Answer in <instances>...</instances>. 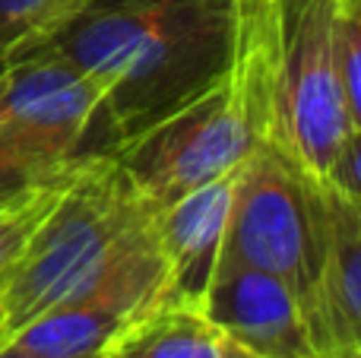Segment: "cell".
Listing matches in <instances>:
<instances>
[{"label": "cell", "instance_id": "obj_15", "mask_svg": "<svg viewBox=\"0 0 361 358\" xmlns=\"http://www.w3.org/2000/svg\"><path fill=\"white\" fill-rule=\"evenodd\" d=\"M76 165H54V162H44V159H35L29 152L16 149L13 143L0 140V209L29 197L32 190L57 184Z\"/></svg>", "mask_w": 361, "mask_h": 358}, {"label": "cell", "instance_id": "obj_8", "mask_svg": "<svg viewBox=\"0 0 361 358\" xmlns=\"http://www.w3.org/2000/svg\"><path fill=\"white\" fill-rule=\"evenodd\" d=\"M317 358L361 355V203L317 181V257L301 302Z\"/></svg>", "mask_w": 361, "mask_h": 358}, {"label": "cell", "instance_id": "obj_6", "mask_svg": "<svg viewBox=\"0 0 361 358\" xmlns=\"http://www.w3.org/2000/svg\"><path fill=\"white\" fill-rule=\"evenodd\" d=\"M317 257V181L273 143H257L235 171L222 264L286 279L305 302Z\"/></svg>", "mask_w": 361, "mask_h": 358}, {"label": "cell", "instance_id": "obj_4", "mask_svg": "<svg viewBox=\"0 0 361 358\" xmlns=\"http://www.w3.org/2000/svg\"><path fill=\"white\" fill-rule=\"evenodd\" d=\"M241 95L228 73L159 118L114 152L152 216L190 190L235 171L254 149Z\"/></svg>", "mask_w": 361, "mask_h": 358}, {"label": "cell", "instance_id": "obj_17", "mask_svg": "<svg viewBox=\"0 0 361 358\" xmlns=\"http://www.w3.org/2000/svg\"><path fill=\"white\" fill-rule=\"evenodd\" d=\"M343 358H361V355H343Z\"/></svg>", "mask_w": 361, "mask_h": 358}, {"label": "cell", "instance_id": "obj_16", "mask_svg": "<svg viewBox=\"0 0 361 358\" xmlns=\"http://www.w3.org/2000/svg\"><path fill=\"white\" fill-rule=\"evenodd\" d=\"M0 358H35V355H25L19 349H13L10 342H0Z\"/></svg>", "mask_w": 361, "mask_h": 358}, {"label": "cell", "instance_id": "obj_12", "mask_svg": "<svg viewBox=\"0 0 361 358\" xmlns=\"http://www.w3.org/2000/svg\"><path fill=\"white\" fill-rule=\"evenodd\" d=\"M89 0H0V63L51 44Z\"/></svg>", "mask_w": 361, "mask_h": 358}, {"label": "cell", "instance_id": "obj_3", "mask_svg": "<svg viewBox=\"0 0 361 358\" xmlns=\"http://www.w3.org/2000/svg\"><path fill=\"white\" fill-rule=\"evenodd\" d=\"M336 6L339 0H279L269 76L267 143L320 184L345 140L361 133L336 76Z\"/></svg>", "mask_w": 361, "mask_h": 358}, {"label": "cell", "instance_id": "obj_11", "mask_svg": "<svg viewBox=\"0 0 361 358\" xmlns=\"http://www.w3.org/2000/svg\"><path fill=\"white\" fill-rule=\"evenodd\" d=\"M114 358H254L247 349L231 342L203 308L159 304L140 317L121 342L111 349Z\"/></svg>", "mask_w": 361, "mask_h": 358}, {"label": "cell", "instance_id": "obj_13", "mask_svg": "<svg viewBox=\"0 0 361 358\" xmlns=\"http://www.w3.org/2000/svg\"><path fill=\"white\" fill-rule=\"evenodd\" d=\"M336 76L349 121L361 127V0L336 6Z\"/></svg>", "mask_w": 361, "mask_h": 358}, {"label": "cell", "instance_id": "obj_2", "mask_svg": "<svg viewBox=\"0 0 361 358\" xmlns=\"http://www.w3.org/2000/svg\"><path fill=\"white\" fill-rule=\"evenodd\" d=\"M114 156L80 162L0 279V342L80 295L130 228L149 219Z\"/></svg>", "mask_w": 361, "mask_h": 358}, {"label": "cell", "instance_id": "obj_1", "mask_svg": "<svg viewBox=\"0 0 361 358\" xmlns=\"http://www.w3.org/2000/svg\"><path fill=\"white\" fill-rule=\"evenodd\" d=\"M44 48L99 80L127 143L228 70L231 0H89Z\"/></svg>", "mask_w": 361, "mask_h": 358}, {"label": "cell", "instance_id": "obj_5", "mask_svg": "<svg viewBox=\"0 0 361 358\" xmlns=\"http://www.w3.org/2000/svg\"><path fill=\"white\" fill-rule=\"evenodd\" d=\"M0 140L54 165L114 156L105 89L54 48L0 63Z\"/></svg>", "mask_w": 361, "mask_h": 358}, {"label": "cell", "instance_id": "obj_18", "mask_svg": "<svg viewBox=\"0 0 361 358\" xmlns=\"http://www.w3.org/2000/svg\"><path fill=\"white\" fill-rule=\"evenodd\" d=\"M102 358H114V355H111V352H108V355H102Z\"/></svg>", "mask_w": 361, "mask_h": 358}, {"label": "cell", "instance_id": "obj_7", "mask_svg": "<svg viewBox=\"0 0 361 358\" xmlns=\"http://www.w3.org/2000/svg\"><path fill=\"white\" fill-rule=\"evenodd\" d=\"M165 279L169 270L149 216L121 238L80 295L38 314L4 342L35 358H102L165 302Z\"/></svg>", "mask_w": 361, "mask_h": 358}, {"label": "cell", "instance_id": "obj_9", "mask_svg": "<svg viewBox=\"0 0 361 358\" xmlns=\"http://www.w3.org/2000/svg\"><path fill=\"white\" fill-rule=\"evenodd\" d=\"M203 314L254 358H317L298 292L273 273L219 264Z\"/></svg>", "mask_w": 361, "mask_h": 358}, {"label": "cell", "instance_id": "obj_10", "mask_svg": "<svg viewBox=\"0 0 361 358\" xmlns=\"http://www.w3.org/2000/svg\"><path fill=\"white\" fill-rule=\"evenodd\" d=\"M235 171L190 190L187 197L152 216L159 251L169 270L162 304L203 308V298L222 264Z\"/></svg>", "mask_w": 361, "mask_h": 358}, {"label": "cell", "instance_id": "obj_14", "mask_svg": "<svg viewBox=\"0 0 361 358\" xmlns=\"http://www.w3.org/2000/svg\"><path fill=\"white\" fill-rule=\"evenodd\" d=\"M67 178H61L57 184H48V187L32 190L29 197L10 203L6 209H0V279L13 270V264L19 260L25 241L32 238V232L38 228V222L44 219V213L51 209L57 190Z\"/></svg>", "mask_w": 361, "mask_h": 358}]
</instances>
